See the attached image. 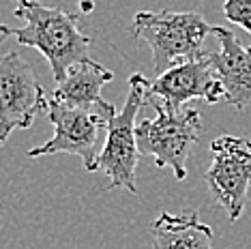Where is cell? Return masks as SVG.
Listing matches in <instances>:
<instances>
[{"instance_id": "3", "label": "cell", "mask_w": 251, "mask_h": 249, "mask_svg": "<svg viewBox=\"0 0 251 249\" xmlns=\"http://www.w3.org/2000/svg\"><path fill=\"white\" fill-rule=\"evenodd\" d=\"M144 105L155 110V118H144L135 127L140 152L152 157L157 168H170L176 180H185L187 159L202 131L200 110H172L161 99L148 95Z\"/></svg>"}, {"instance_id": "8", "label": "cell", "mask_w": 251, "mask_h": 249, "mask_svg": "<svg viewBox=\"0 0 251 249\" xmlns=\"http://www.w3.org/2000/svg\"><path fill=\"white\" fill-rule=\"evenodd\" d=\"M148 97L161 99L172 110H182V103L191 99H204L206 103L224 101L226 93L221 82L215 77L208 54L202 58L187 60L168 69L155 80H148Z\"/></svg>"}, {"instance_id": "12", "label": "cell", "mask_w": 251, "mask_h": 249, "mask_svg": "<svg viewBox=\"0 0 251 249\" xmlns=\"http://www.w3.org/2000/svg\"><path fill=\"white\" fill-rule=\"evenodd\" d=\"M224 15L251 35V0H226Z\"/></svg>"}, {"instance_id": "1", "label": "cell", "mask_w": 251, "mask_h": 249, "mask_svg": "<svg viewBox=\"0 0 251 249\" xmlns=\"http://www.w3.org/2000/svg\"><path fill=\"white\" fill-rule=\"evenodd\" d=\"M13 15L24 20L22 28H9V37L20 45L35 48L48 60L56 84L71 67L90 62L93 39L79 30V13L50 7L41 0H15Z\"/></svg>"}, {"instance_id": "7", "label": "cell", "mask_w": 251, "mask_h": 249, "mask_svg": "<svg viewBox=\"0 0 251 249\" xmlns=\"http://www.w3.org/2000/svg\"><path fill=\"white\" fill-rule=\"evenodd\" d=\"M45 105L48 95L32 67L18 52L0 56V146L13 131L32 127Z\"/></svg>"}, {"instance_id": "6", "label": "cell", "mask_w": 251, "mask_h": 249, "mask_svg": "<svg viewBox=\"0 0 251 249\" xmlns=\"http://www.w3.org/2000/svg\"><path fill=\"white\" fill-rule=\"evenodd\" d=\"M213 161L206 170V185L213 200L234 224L245 211L251 185V140L219 135L210 142Z\"/></svg>"}, {"instance_id": "13", "label": "cell", "mask_w": 251, "mask_h": 249, "mask_svg": "<svg viewBox=\"0 0 251 249\" xmlns=\"http://www.w3.org/2000/svg\"><path fill=\"white\" fill-rule=\"evenodd\" d=\"M9 37V26H4V24H0V43L4 41V39Z\"/></svg>"}, {"instance_id": "10", "label": "cell", "mask_w": 251, "mask_h": 249, "mask_svg": "<svg viewBox=\"0 0 251 249\" xmlns=\"http://www.w3.org/2000/svg\"><path fill=\"white\" fill-rule=\"evenodd\" d=\"M112 80L114 73L97 60L82 62V65L71 67L67 77L56 84V90L50 97L67 107H73V110L93 112V114L103 116L105 121H112L118 110L101 97L103 86Z\"/></svg>"}, {"instance_id": "2", "label": "cell", "mask_w": 251, "mask_h": 249, "mask_svg": "<svg viewBox=\"0 0 251 249\" xmlns=\"http://www.w3.org/2000/svg\"><path fill=\"white\" fill-rule=\"evenodd\" d=\"M213 28L200 13L176 11H140L135 13L131 32L152 52L157 75L187 60L202 58L204 41Z\"/></svg>"}, {"instance_id": "5", "label": "cell", "mask_w": 251, "mask_h": 249, "mask_svg": "<svg viewBox=\"0 0 251 249\" xmlns=\"http://www.w3.org/2000/svg\"><path fill=\"white\" fill-rule=\"evenodd\" d=\"M45 114H48L50 123L54 124V135L45 144L28 150V157L37 159V157L67 152V155L79 157L88 172H97L101 155V131H107L110 121H105L99 114H93V112L67 107L54 101L52 97H48Z\"/></svg>"}, {"instance_id": "9", "label": "cell", "mask_w": 251, "mask_h": 249, "mask_svg": "<svg viewBox=\"0 0 251 249\" xmlns=\"http://www.w3.org/2000/svg\"><path fill=\"white\" fill-rule=\"evenodd\" d=\"M213 35L219 50L206 54L215 77L224 86V101L236 110H247L251 105V45H243L232 30L221 26L213 28Z\"/></svg>"}, {"instance_id": "4", "label": "cell", "mask_w": 251, "mask_h": 249, "mask_svg": "<svg viewBox=\"0 0 251 249\" xmlns=\"http://www.w3.org/2000/svg\"><path fill=\"white\" fill-rule=\"evenodd\" d=\"M146 77L142 73H133L129 77V95L125 99L123 110H118L116 116L107 124L105 146L99 155V170H97L110 178L105 191L121 189V187H125L131 194L138 191L135 170H138L142 152L138 149V140H135V127H138L135 116L146 101Z\"/></svg>"}, {"instance_id": "11", "label": "cell", "mask_w": 251, "mask_h": 249, "mask_svg": "<svg viewBox=\"0 0 251 249\" xmlns=\"http://www.w3.org/2000/svg\"><path fill=\"white\" fill-rule=\"evenodd\" d=\"M152 249H213V228L198 213H161L151 225Z\"/></svg>"}]
</instances>
